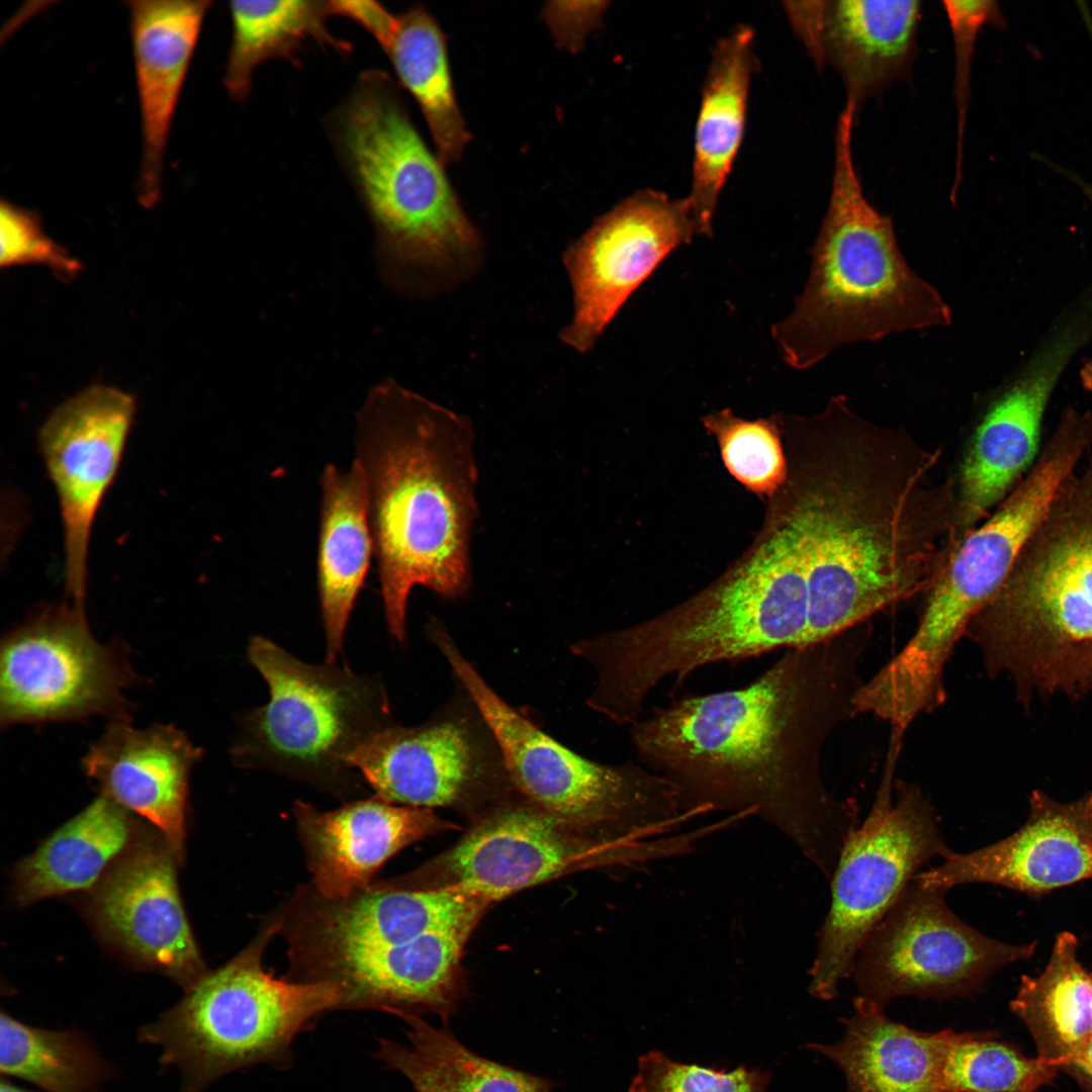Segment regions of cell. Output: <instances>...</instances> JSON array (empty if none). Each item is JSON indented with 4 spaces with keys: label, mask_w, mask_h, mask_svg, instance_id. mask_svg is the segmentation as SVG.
<instances>
[{
    "label": "cell",
    "mask_w": 1092,
    "mask_h": 1092,
    "mask_svg": "<svg viewBox=\"0 0 1092 1092\" xmlns=\"http://www.w3.org/2000/svg\"><path fill=\"white\" fill-rule=\"evenodd\" d=\"M702 422L716 439L726 469L745 488L761 497H774L783 488L789 465L775 416L745 420L724 408Z\"/></svg>",
    "instance_id": "cell-37"
},
{
    "label": "cell",
    "mask_w": 1092,
    "mask_h": 1092,
    "mask_svg": "<svg viewBox=\"0 0 1092 1092\" xmlns=\"http://www.w3.org/2000/svg\"><path fill=\"white\" fill-rule=\"evenodd\" d=\"M1077 950L1073 933H1059L1043 972L1022 976L1010 1002L1033 1037L1037 1057L1075 1073L1092 1036V973Z\"/></svg>",
    "instance_id": "cell-31"
},
{
    "label": "cell",
    "mask_w": 1092,
    "mask_h": 1092,
    "mask_svg": "<svg viewBox=\"0 0 1092 1092\" xmlns=\"http://www.w3.org/2000/svg\"><path fill=\"white\" fill-rule=\"evenodd\" d=\"M945 894L914 880L908 884L854 961L856 998L884 1008L899 996H964L999 969L1034 954L1036 941L1009 944L967 924L950 910Z\"/></svg>",
    "instance_id": "cell-14"
},
{
    "label": "cell",
    "mask_w": 1092,
    "mask_h": 1092,
    "mask_svg": "<svg viewBox=\"0 0 1092 1092\" xmlns=\"http://www.w3.org/2000/svg\"><path fill=\"white\" fill-rule=\"evenodd\" d=\"M354 447L367 488L388 632L403 642L414 587L454 601L471 584L470 539L478 514L472 426L385 380L357 412Z\"/></svg>",
    "instance_id": "cell-3"
},
{
    "label": "cell",
    "mask_w": 1092,
    "mask_h": 1092,
    "mask_svg": "<svg viewBox=\"0 0 1092 1092\" xmlns=\"http://www.w3.org/2000/svg\"><path fill=\"white\" fill-rule=\"evenodd\" d=\"M853 1005L841 1040L808 1044L839 1067L850 1092H943L944 1058L959 1032H919L889 1019L884 1008L856 997Z\"/></svg>",
    "instance_id": "cell-28"
},
{
    "label": "cell",
    "mask_w": 1092,
    "mask_h": 1092,
    "mask_svg": "<svg viewBox=\"0 0 1092 1092\" xmlns=\"http://www.w3.org/2000/svg\"><path fill=\"white\" fill-rule=\"evenodd\" d=\"M866 624L788 648L747 686L686 696L630 726L637 761L666 778L693 818L754 816L785 833L830 882L856 828L821 775L822 748L854 716Z\"/></svg>",
    "instance_id": "cell-2"
},
{
    "label": "cell",
    "mask_w": 1092,
    "mask_h": 1092,
    "mask_svg": "<svg viewBox=\"0 0 1092 1092\" xmlns=\"http://www.w3.org/2000/svg\"><path fill=\"white\" fill-rule=\"evenodd\" d=\"M582 833L528 801L505 806L414 875L424 885L457 890L490 905L573 871L677 856L690 847L682 834L609 841Z\"/></svg>",
    "instance_id": "cell-13"
},
{
    "label": "cell",
    "mask_w": 1092,
    "mask_h": 1092,
    "mask_svg": "<svg viewBox=\"0 0 1092 1092\" xmlns=\"http://www.w3.org/2000/svg\"><path fill=\"white\" fill-rule=\"evenodd\" d=\"M133 831L129 812L101 794L18 863L17 902L94 889L133 844Z\"/></svg>",
    "instance_id": "cell-30"
},
{
    "label": "cell",
    "mask_w": 1092,
    "mask_h": 1092,
    "mask_svg": "<svg viewBox=\"0 0 1092 1092\" xmlns=\"http://www.w3.org/2000/svg\"><path fill=\"white\" fill-rule=\"evenodd\" d=\"M176 863L165 841L133 843L93 889L88 913L112 946L187 992L209 971L181 901Z\"/></svg>",
    "instance_id": "cell-19"
},
{
    "label": "cell",
    "mask_w": 1092,
    "mask_h": 1092,
    "mask_svg": "<svg viewBox=\"0 0 1092 1092\" xmlns=\"http://www.w3.org/2000/svg\"><path fill=\"white\" fill-rule=\"evenodd\" d=\"M467 936L436 932L386 948L341 956L293 978L327 982L341 995L339 1010L446 1017L459 995L460 960ZM418 1015V1014H417Z\"/></svg>",
    "instance_id": "cell-24"
},
{
    "label": "cell",
    "mask_w": 1092,
    "mask_h": 1092,
    "mask_svg": "<svg viewBox=\"0 0 1092 1092\" xmlns=\"http://www.w3.org/2000/svg\"><path fill=\"white\" fill-rule=\"evenodd\" d=\"M232 41L228 53L223 84L236 101L251 92L256 69L266 61H296L308 40L348 53L351 46L336 38L327 28L334 15L331 1H231Z\"/></svg>",
    "instance_id": "cell-33"
},
{
    "label": "cell",
    "mask_w": 1092,
    "mask_h": 1092,
    "mask_svg": "<svg viewBox=\"0 0 1092 1092\" xmlns=\"http://www.w3.org/2000/svg\"><path fill=\"white\" fill-rule=\"evenodd\" d=\"M399 82L418 102L443 164L460 160L469 133L459 109L449 69L445 36L423 7L398 16L394 39L385 52Z\"/></svg>",
    "instance_id": "cell-34"
},
{
    "label": "cell",
    "mask_w": 1092,
    "mask_h": 1092,
    "mask_svg": "<svg viewBox=\"0 0 1092 1092\" xmlns=\"http://www.w3.org/2000/svg\"><path fill=\"white\" fill-rule=\"evenodd\" d=\"M328 129L390 257L442 269L476 259L478 235L389 75L363 72Z\"/></svg>",
    "instance_id": "cell-6"
},
{
    "label": "cell",
    "mask_w": 1092,
    "mask_h": 1092,
    "mask_svg": "<svg viewBox=\"0 0 1092 1092\" xmlns=\"http://www.w3.org/2000/svg\"><path fill=\"white\" fill-rule=\"evenodd\" d=\"M292 813L310 885L327 898L345 897L372 883L399 850L452 824L431 809L396 805L377 796L331 811L297 801Z\"/></svg>",
    "instance_id": "cell-22"
},
{
    "label": "cell",
    "mask_w": 1092,
    "mask_h": 1092,
    "mask_svg": "<svg viewBox=\"0 0 1092 1092\" xmlns=\"http://www.w3.org/2000/svg\"><path fill=\"white\" fill-rule=\"evenodd\" d=\"M768 1081V1074L756 1069L715 1071L651 1051L639 1058L629 1092H765Z\"/></svg>",
    "instance_id": "cell-38"
},
{
    "label": "cell",
    "mask_w": 1092,
    "mask_h": 1092,
    "mask_svg": "<svg viewBox=\"0 0 1092 1092\" xmlns=\"http://www.w3.org/2000/svg\"><path fill=\"white\" fill-rule=\"evenodd\" d=\"M135 414L129 393L93 384L55 408L38 445L59 500L68 601L84 607L92 527L118 471Z\"/></svg>",
    "instance_id": "cell-18"
},
{
    "label": "cell",
    "mask_w": 1092,
    "mask_h": 1092,
    "mask_svg": "<svg viewBox=\"0 0 1092 1092\" xmlns=\"http://www.w3.org/2000/svg\"><path fill=\"white\" fill-rule=\"evenodd\" d=\"M132 671L121 648L100 643L84 607H49L11 631L0 654L2 725L125 717Z\"/></svg>",
    "instance_id": "cell-15"
},
{
    "label": "cell",
    "mask_w": 1092,
    "mask_h": 1092,
    "mask_svg": "<svg viewBox=\"0 0 1092 1092\" xmlns=\"http://www.w3.org/2000/svg\"><path fill=\"white\" fill-rule=\"evenodd\" d=\"M0 242L2 268L40 264L64 279L81 269L80 262L44 233L35 211L5 199L0 203Z\"/></svg>",
    "instance_id": "cell-39"
},
{
    "label": "cell",
    "mask_w": 1092,
    "mask_h": 1092,
    "mask_svg": "<svg viewBox=\"0 0 1092 1092\" xmlns=\"http://www.w3.org/2000/svg\"><path fill=\"white\" fill-rule=\"evenodd\" d=\"M274 914L231 961L209 971L139 1039L159 1049V1061L180 1075L177 1092H203L232 1072L290 1059L294 1038L341 1004L327 982L275 978L263 954L277 934Z\"/></svg>",
    "instance_id": "cell-8"
},
{
    "label": "cell",
    "mask_w": 1092,
    "mask_h": 1092,
    "mask_svg": "<svg viewBox=\"0 0 1092 1092\" xmlns=\"http://www.w3.org/2000/svg\"><path fill=\"white\" fill-rule=\"evenodd\" d=\"M0 1084V1092H33L20 1086L14 1085L11 1081H9L3 1076Z\"/></svg>",
    "instance_id": "cell-45"
},
{
    "label": "cell",
    "mask_w": 1092,
    "mask_h": 1092,
    "mask_svg": "<svg viewBox=\"0 0 1092 1092\" xmlns=\"http://www.w3.org/2000/svg\"><path fill=\"white\" fill-rule=\"evenodd\" d=\"M331 5L334 15L351 19L369 32L384 52L389 49L398 28V16L376 1L336 0Z\"/></svg>",
    "instance_id": "cell-42"
},
{
    "label": "cell",
    "mask_w": 1092,
    "mask_h": 1092,
    "mask_svg": "<svg viewBox=\"0 0 1092 1092\" xmlns=\"http://www.w3.org/2000/svg\"><path fill=\"white\" fill-rule=\"evenodd\" d=\"M921 2L824 1L821 62L840 74L856 109L906 72L915 49Z\"/></svg>",
    "instance_id": "cell-29"
},
{
    "label": "cell",
    "mask_w": 1092,
    "mask_h": 1092,
    "mask_svg": "<svg viewBox=\"0 0 1092 1092\" xmlns=\"http://www.w3.org/2000/svg\"><path fill=\"white\" fill-rule=\"evenodd\" d=\"M1059 1068L983 1033H959L942 1066L943 1092H1036Z\"/></svg>",
    "instance_id": "cell-36"
},
{
    "label": "cell",
    "mask_w": 1092,
    "mask_h": 1092,
    "mask_svg": "<svg viewBox=\"0 0 1092 1092\" xmlns=\"http://www.w3.org/2000/svg\"><path fill=\"white\" fill-rule=\"evenodd\" d=\"M900 749L890 745L872 808L845 840L830 880V907L810 970L809 992L821 1000L837 995L862 944L920 869L953 853L921 789L894 784Z\"/></svg>",
    "instance_id": "cell-11"
},
{
    "label": "cell",
    "mask_w": 1092,
    "mask_h": 1092,
    "mask_svg": "<svg viewBox=\"0 0 1092 1092\" xmlns=\"http://www.w3.org/2000/svg\"><path fill=\"white\" fill-rule=\"evenodd\" d=\"M200 756L201 749L171 725L142 729L120 717L90 745L82 767L101 794L156 826L182 861L189 779Z\"/></svg>",
    "instance_id": "cell-21"
},
{
    "label": "cell",
    "mask_w": 1092,
    "mask_h": 1092,
    "mask_svg": "<svg viewBox=\"0 0 1092 1092\" xmlns=\"http://www.w3.org/2000/svg\"><path fill=\"white\" fill-rule=\"evenodd\" d=\"M316 582L326 662L335 663L364 583L374 545L362 470L327 464L321 474Z\"/></svg>",
    "instance_id": "cell-27"
},
{
    "label": "cell",
    "mask_w": 1092,
    "mask_h": 1092,
    "mask_svg": "<svg viewBox=\"0 0 1092 1092\" xmlns=\"http://www.w3.org/2000/svg\"><path fill=\"white\" fill-rule=\"evenodd\" d=\"M248 657L269 700L243 716L231 750L235 764L342 798L357 795L366 783L350 755L394 722L380 677L336 662H303L262 636L251 638Z\"/></svg>",
    "instance_id": "cell-9"
},
{
    "label": "cell",
    "mask_w": 1092,
    "mask_h": 1092,
    "mask_svg": "<svg viewBox=\"0 0 1092 1092\" xmlns=\"http://www.w3.org/2000/svg\"><path fill=\"white\" fill-rule=\"evenodd\" d=\"M755 68L754 31L750 26L739 24L717 40L703 83L691 190L686 196L699 236L713 234L719 198L744 138Z\"/></svg>",
    "instance_id": "cell-26"
},
{
    "label": "cell",
    "mask_w": 1092,
    "mask_h": 1092,
    "mask_svg": "<svg viewBox=\"0 0 1092 1092\" xmlns=\"http://www.w3.org/2000/svg\"><path fill=\"white\" fill-rule=\"evenodd\" d=\"M775 416L789 448L775 506L806 567L802 646L929 590L965 535L953 479L935 477L941 449L866 420L841 394L811 417Z\"/></svg>",
    "instance_id": "cell-1"
},
{
    "label": "cell",
    "mask_w": 1092,
    "mask_h": 1092,
    "mask_svg": "<svg viewBox=\"0 0 1092 1092\" xmlns=\"http://www.w3.org/2000/svg\"><path fill=\"white\" fill-rule=\"evenodd\" d=\"M430 641L492 731L510 782L525 800L581 830L609 841L662 837L692 817L663 776L638 761L604 764L585 758L546 734L511 707L462 654L444 625Z\"/></svg>",
    "instance_id": "cell-10"
},
{
    "label": "cell",
    "mask_w": 1092,
    "mask_h": 1092,
    "mask_svg": "<svg viewBox=\"0 0 1092 1092\" xmlns=\"http://www.w3.org/2000/svg\"><path fill=\"white\" fill-rule=\"evenodd\" d=\"M807 621L802 551L786 521L769 511L751 547L704 589L652 618L570 648L597 675L587 706L631 726L667 676L674 675L678 686L708 664L801 647Z\"/></svg>",
    "instance_id": "cell-4"
},
{
    "label": "cell",
    "mask_w": 1092,
    "mask_h": 1092,
    "mask_svg": "<svg viewBox=\"0 0 1092 1092\" xmlns=\"http://www.w3.org/2000/svg\"><path fill=\"white\" fill-rule=\"evenodd\" d=\"M1077 1074L1082 1075L1092 1083V1036L1078 1064Z\"/></svg>",
    "instance_id": "cell-43"
},
{
    "label": "cell",
    "mask_w": 1092,
    "mask_h": 1092,
    "mask_svg": "<svg viewBox=\"0 0 1092 1092\" xmlns=\"http://www.w3.org/2000/svg\"><path fill=\"white\" fill-rule=\"evenodd\" d=\"M990 676L1027 706L1037 678L1092 640V463L1061 485L995 596L965 634Z\"/></svg>",
    "instance_id": "cell-7"
},
{
    "label": "cell",
    "mask_w": 1092,
    "mask_h": 1092,
    "mask_svg": "<svg viewBox=\"0 0 1092 1092\" xmlns=\"http://www.w3.org/2000/svg\"><path fill=\"white\" fill-rule=\"evenodd\" d=\"M1081 379L1084 387L1092 391V357L1086 362L1081 370Z\"/></svg>",
    "instance_id": "cell-44"
},
{
    "label": "cell",
    "mask_w": 1092,
    "mask_h": 1092,
    "mask_svg": "<svg viewBox=\"0 0 1092 1092\" xmlns=\"http://www.w3.org/2000/svg\"><path fill=\"white\" fill-rule=\"evenodd\" d=\"M1089 193H1090V194H1091V196H1092V187L1090 188V191H1089Z\"/></svg>",
    "instance_id": "cell-46"
},
{
    "label": "cell",
    "mask_w": 1092,
    "mask_h": 1092,
    "mask_svg": "<svg viewBox=\"0 0 1092 1092\" xmlns=\"http://www.w3.org/2000/svg\"><path fill=\"white\" fill-rule=\"evenodd\" d=\"M1092 879V791L1062 803L1034 790L1024 824L985 847L954 852L913 879L947 892L965 884L999 885L1031 897Z\"/></svg>",
    "instance_id": "cell-20"
},
{
    "label": "cell",
    "mask_w": 1092,
    "mask_h": 1092,
    "mask_svg": "<svg viewBox=\"0 0 1092 1092\" xmlns=\"http://www.w3.org/2000/svg\"><path fill=\"white\" fill-rule=\"evenodd\" d=\"M1092 444V416L1066 412L1033 466L979 527L968 531L929 588L902 648L915 670L937 675L972 618L995 596L1064 481Z\"/></svg>",
    "instance_id": "cell-12"
},
{
    "label": "cell",
    "mask_w": 1092,
    "mask_h": 1092,
    "mask_svg": "<svg viewBox=\"0 0 1092 1092\" xmlns=\"http://www.w3.org/2000/svg\"><path fill=\"white\" fill-rule=\"evenodd\" d=\"M855 113L846 103L836 122L831 192L806 284L771 327L780 356L798 370L844 345L952 321L938 290L905 260L892 218L863 194L852 156Z\"/></svg>",
    "instance_id": "cell-5"
},
{
    "label": "cell",
    "mask_w": 1092,
    "mask_h": 1092,
    "mask_svg": "<svg viewBox=\"0 0 1092 1092\" xmlns=\"http://www.w3.org/2000/svg\"><path fill=\"white\" fill-rule=\"evenodd\" d=\"M699 237L686 197L641 189L601 215L565 252L573 314L560 334L589 351L630 296L676 248Z\"/></svg>",
    "instance_id": "cell-17"
},
{
    "label": "cell",
    "mask_w": 1092,
    "mask_h": 1092,
    "mask_svg": "<svg viewBox=\"0 0 1092 1092\" xmlns=\"http://www.w3.org/2000/svg\"><path fill=\"white\" fill-rule=\"evenodd\" d=\"M126 5L142 131L136 193L150 207L161 197L173 117L211 2L129 0Z\"/></svg>",
    "instance_id": "cell-23"
},
{
    "label": "cell",
    "mask_w": 1092,
    "mask_h": 1092,
    "mask_svg": "<svg viewBox=\"0 0 1092 1092\" xmlns=\"http://www.w3.org/2000/svg\"><path fill=\"white\" fill-rule=\"evenodd\" d=\"M1034 690L1052 694L1056 691L1078 699L1092 691V640L1086 642L1052 664L1036 680Z\"/></svg>",
    "instance_id": "cell-41"
},
{
    "label": "cell",
    "mask_w": 1092,
    "mask_h": 1092,
    "mask_svg": "<svg viewBox=\"0 0 1092 1092\" xmlns=\"http://www.w3.org/2000/svg\"><path fill=\"white\" fill-rule=\"evenodd\" d=\"M349 763L380 799L432 809L512 788L497 741L462 690L418 726L395 722L375 733Z\"/></svg>",
    "instance_id": "cell-16"
},
{
    "label": "cell",
    "mask_w": 1092,
    "mask_h": 1092,
    "mask_svg": "<svg viewBox=\"0 0 1092 1092\" xmlns=\"http://www.w3.org/2000/svg\"><path fill=\"white\" fill-rule=\"evenodd\" d=\"M0 1070L46 1092H96L112 1067L76 1029L53 1030L0 1016Z\"/></svg>",
    "instance_id": "cell-35"
},
{
    "label": "cell",
    "mask_w": 1092,
    "mask_h": 1092,
    "mask_svg": "<svg viewBox=\"0 0 1092 1092\" xmlns=\"http://www.w3.org/2000/svg\"><path fill=\"white\" fill-rule=\"evenodd\" d=\"M954 43V100L958 111V150L953 187L959 188L962 177L963 138L970 99L971 62L977 35L987 23L1003 24L997 2L943 1Z\"/></svg>",
    "instance_id": "cell-40"
},
{
    "label": "cell",
    "mask_w": 1092,
    "mask_h": 1092,
    "mask_svg": "<svg viewBox=\"0 0 1092 1092\" xmlns=\"http://www.w3.org/2000/svg\"><path fill=\"white\" fill-rule=\"evenodd\" d=\"M398 1017L407 1026L406 1042L381 1038L376 1054L418 1092H553L548 1080L476 1055L446 1027L417 1014Z\"/></svg>",
    "instance_id": "cell-32"
},
{
    "label": "cell",
    "mask_w": 1092,
    "mask_h": 1092,
    "mask_svg": "<svg viewBox=\"0 0 1092 1092\" xmlns=\"http://www.w3.org/2000/svg\"><path fill=\"white\" fill-rule=\"evenodd\" d=\"M1069 351V346L1058 347L1044 356L981 419L961 468L958 495L965 534L987 519L1033 466L1044 410Z\"/></svg>",
    "instance_id": "cell-25"
}]
</instances>
